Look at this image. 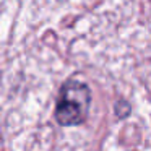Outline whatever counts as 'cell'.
Returning a JSON list of instances; mask_svg holds the SVG:
<instances>
[{"mask_svg": "<svg viewBox=\"0 0 151 151\" xmlns=\"http://www.w3.org/2000/svg\"><path fill=\"white\" fill-rule=\"evenodd\" d=\"M91 104V91L81 81L70 80L62 86L55 106V119L60 125H80L85 122Z\"/></svg>", "mask_w": 151, "mask_h": 151, "instance_id": "1", "label": "cell"}]
</instances>
